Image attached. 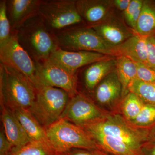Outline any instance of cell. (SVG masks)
Listing matches in <instances>:
<instances>
[{"mask_svg":"<svg viewBox=\"0 0 155 155\" xmlns=\"http://www.w3.org/2000/svg\"><path fill=\"white\" fill-rule=\"evenodd\" d=\"M15 32L19 43L35 63L49 59L59 48L54 35L38 14L28 19Z\"/></svg>","mask_w":155,"mask_h":155,"instance_id":"6da1fadb","label":"cell"},{"mask_svg":"<svg viewBox=\"0 0 155 155\" xmlns=\"http://www.w3.org/2000/svg\"><path fill=\"white\" fill-rule=\"evenodd\" d=\"M79 127L87 133L100 134L119 140L137 153L148 141V128L135 127L117 112H110L101 120Z\"/></svg>","mask_w":155,"mask_h":155,"instance_id":"7a4b0ae2","label":"cell"},{"mask_svg":"<svg viewBox=\"0 0 155 155\" xmlns=\"http://www.w3.org/2000/svg\"><path fill=\"white\" fill-rule=\"evenodd\" d=\"M35 95V87L28 78L15 69L0 64L1 104L11 109L29 110Z\"/></svg>","mask_w":155,"mask_h":155,"instance_id":"3957f363","label":"cell"},{"mask_svg":"<svg viewBox=\"0 0 155 155\" xmlns=\"http://www.w3.org/2000/svg\"><path fill=\"white\" fill-rule=\"evenodd\" d=\"M46 131L49 146L55 155L75 149L102 150L85 130L65 119H59Z\"/></svg>","mask_w":155,"mask_h":155,"instance_id":"277c9868","label":"cell"},{"mask_svg":"<svg viewBox=\"0 0 155 155\" xmlns=\"http://www.w3.org/2000/svg\"><path fill=\"white\" fill-rule=\"evenodd\" d=\"M38 15L54 35L86 26L78 11L75 0L41 1Z\"/></svg>","mask_w":155,"mask_h":155,"instance_id":"5b68a950","label":"cell"},{"mask_svg":"<svg viewBox=\"0 0 155 155\" xmlns=\"http://www.w3.org/2000/svg\"><path fill=\"white\" fill-rule=\"evenodd\" d=\"M36 95L29 110L45 129L60 119L70 97L63 90L39 82Z\"/></svg>","mask_w":155,"mask_h":155,"instance_id":"8992f818","label":"cell"},{"mask_svg":"<svg viewBox=\"0 0 155 155\" xmlns=\"http://www.w3.org/2000/svg\"><path fill=\"white\" fill-rule=\"evenodd\" d=\"M58 47L72 51L95 52L117 57L116 48L108 44L91 27L80 26L54 35Z\"/></svg>","mask_w":155,"mask_h":155,"instance_id":"52a82bcc","label":"cell"},{"mask_svg":"<svg viewBox=\"0 0 155 155\" xmlns=\"http://www.w3.org/2000/svg\"><path fill=\"white\" fill-rule=\"evenodd\" d=\"M0 62L24 75L35 87L38 84L36 64L19 43L15 31L8 41L0 47Z\"/></svg>","mask_w":155,"mask_h":155,"instance_id":"ba28073f","label":"cell"},{"mask_svg":"<svg viewBox=\"0 0 155 155\" xmlns=\"http://www.w3.org/2000/svg\"><path fill=\"white\" fill-rule=\"evenodd\" d=\"M35 64L38 82L63 90L70 97L77 94L76 74L50 59Z\"/></svg>","mask_w":155,"mask_h":155,"instance_id":"9c48e42d","label":"cell"},{"mask_svg":"<svg viewBox=\"0 0 155 155\" xmlns=\"http://www.w3.org/2000/svg\"><path fill=\"white\" fill-rule=\"evenodd\" d=\"M109 113L84 95L77 93L70 98L60 119L81 126L101 120Z\"/></svg>","mask_w":155,"mask_h":155,"instance_id":"30bf717a","label":"cell"},{"mask_svg":"<svg viewBox=\"0 0 155 155\" xmlns=\"http://www.w3.org/2000/svg\"><path fill=\"white\" fill-rule=\"evenodd\" d=\"M90 27L107 43L115 48L135 33L126 25L122 16L119 17L116 14L114 9L103 21Z\"/></svg>","mask_w":155,"mask_h":155,"instance_id":"8fae6325","label":"cell"},{"mask_svg":"<svg viewBox=\"0 0 155 155\" xmlns=\"http://www.w3.org/2000/svg\"><path fill=\"white\" fill-rule=\"evenodd\" d=\"M113 57H115L95 52L65 51L59 48L52 54L49 59L71 73L76 74L77 70L81 67Z\"/></svg>","mask_w":155,"mask_h":155,"instance_id":"7c38bea8","label":"cell"},{"mask_svg":"<svg viewBox=\"0 0 155 155\" xmlns=\"http://www.w3.org/2000/svg\"><path fill=\"white\" fill-rule=\"evenodd\" d=\"M94 97L99 105L110 112H116L122 100V86L116 70L106 76L97 85Z\"/></svg>","mask_w":155,"mask_h":155,"instance_id":"4fadbf2b","label":"cell"},{"mask_svg":"<svg viewBox=\"0 0 155 155\" xmlns=\"http://www.w3.org/2000/svg\"><path fill=\"white\" fill-rule=\"evenodd\" d=\"M78 11L87 26L98 24L113 10L111 0H78Z\"/></svg>","mask_w":155,"mask_h":155,"instance_id":"5bb4252c","label":"cell"},{"mask_svg":"<svg viewBox=\"0 0 155 155\" xmlns=\"http://www.w3.org/2000/svg\"><path fill=\"white\" fill-rule=\"evenodd\" d=\"M41 0L7 1V14L13 31L18 29L26 21L38 14Z\"/></svg>","mask_w":155,"mask_h":155,"instance_id":"9a60e30c","label":"cell"},{"mask_svg":"<svg viewBox=\"0 0 155 155\" xmlns=\"http://www.w3.org/2000/svg\"><path fill=\"white\" fill-rule=\"evenodd\" d=\"M1 108L2 127L7 138L15 147V150L31 141L13 111L3 104H1Z\"/></svg>","mask_w":155,"mask_h":155,"instance_id":"2e32d148","label":"cell"},{"mask_svg":"<svg viewBox=\"0 0 155 155\" xmlns=\"http://www.w3.org/2000/svg\"><path fill=\"white\" fill-rule=\"evenodd\" d=\"M116 51L117 57L125 56L135 63H140L149 67L147 37L135 33L122 44L116 47Z\"/></svg>","mask_w":155,"mask_h":155,"instance_id":"e0dca14e","label":"cell"},{"mask_svg":"<svg viewBox=\"0 0 155 155\" xmlns=\"http://www.w3.org/2000/svg\"><path fill=\"white\" fill-rule=\"evenodd\" d=\"M11 110L31 141L40 142L49 147L46 129L30 111L21 108H14Z\"/></svg>","mask_w":155,"mask_h":155,"instance_id":"ac0fdd59","label":"cell"},{"mask_svg":"<svg viewBox=\"0 0 155 155\" xmlns=\"http://www.w3.org/2000/svg\"><path fill=\"white\" fill-rule=\"evenodd\" d=\"M116 58L95 62L86 68L84 74V80L85 87L88 91H94L107 75L116 70Z\"/></svg>","mask_w":155,"mask_h":155,"instance_id":"d6986e66","label":"cell"},{"mask_svg":"<svg viewBox=\"0 0 155 155\" xmlns=\"http://www.w3.org/2000/svg\"><path fill=\"white\" fill-rule=\"evenodd\" d=\"M116 72L122 84V99L129 92L131 83L137 79L135 62L125 56H118L116 58Z\"/></svg>","mask_w":155,"mask_h":155,"instance_id":"ffe728a7","label":"cell"},{"mask_svg":"<svg viewBox=\"0 0 155 155\" xmlns=\"http://www.w3.org/2000/svg\"><path fill=\"white\" fill-rule=\"evenodd\" d=\"M100 148L112 155H137V152L125 143L109 136L87 133Z\"/></svg>","mask_w":155,"mask_h":155,"instance_id":"44dd1931","label":"cell"},{"mask_svg":"<svg viewBox=\"0 0 155 155\" xmlns=\"http://www.w3.org/2000/svg\"><path fill=\"white\" fill-rule=\"evenodd\" d=\"M135 32L146 37L155 34V1L143 0Z\"/></svg>","mask_w":155,"mask_h":155,"instance_id":"7402d4cb","label":"cell"},{"mask_svg":"<svg viewBox=\"0 0 155 155\" xmlns=\"http://www.w3.org/2000/svg\"><path fill=\"white\" fill-rule=\"evenodd\" d=\"M144 104L136 94L129 92L121 100L115 112L119 113L130 122L139 115Z\"/></svg>","mask_w":155,"mask_h":155,"instance_id":"603a6c76","label":"cell"},{"mask_svg":"<svg viewBox=\"0 0 155 155\" xmlns=\"http://www.w3.org/2000/svg\"><path fill=\"white\" fill-rule=\"evenodd\" d=\"M129 92L136 94L146 104L155 106V82H148L138 79L134 81Z\"/></svg>","mask_w":155,"mask_h":155,"instance_id":"cb8c5ba5","label":"cell"},{"mask_svg":"<svg viewBox=\"0 0 155 155\" xmlns=\"http://www.w3.org/2000/svg\"><path fill=\"white\" fill-rule=\"evenodd\" d=\"M143 2V0H131L127 8L122 12V18L125 23L134 32L141 14Z\"/></svg>","mask_w":155,"mask_h":155,"instance_id":"d4e9b609","label":"cell"},{"mask_svg":"<svg viewBox=\"0 0 155 155\" xmlns=\"http://www.w3.org/2000/svg\"><path fill=\"white\" fill-rule=\"evenodd\" d=\"M13 31L7 14V1H0V47L11 38Z\"/></svg>","mask_w":155,"mask_h":155,"instance_id":"484cf974","label":"cell"},{"mask_svg":"<svg viewBox=\"0 0 155 155\" xmlns=\"http://www.w3.org/2000/svg\"><path fill=\"white\" fill-rule=\"evenodd\" d=\"M11 155H55L54 153L47 145L40 142L31 141Z\"/></svg>","mask_w":155,"mask_h":155,"instance_id":"4316f807","label":"cell"},{"mask_svg":"<svg viewBox=\"0 0 155 155\" xmlns=\"http://www.w3.org/2000/svg\"><path fill=\"white\" fill-rule=\"evenodd\" d=\"M129 122L135 127L149 129L155 124V106L145 104L139 115Z\"/></svg>","mask_w":155,"mask_h":155,"instance_id":"83f0119b","label":"cell"},{"mask_svg":"<svg viewBox=\"0 0 155 155\" xmlns=\"http://www.w3.org/2000/svg\"><path fill=\"white\" fill-rule=\"evenodd\" d=\"M137 69V79L148 82H155V70L144 64L135 63Z\"/></svg>","mask_w":155,"mask_h":155,"instance_id":"f1b7e54d","label":"cell"},{"mask_svg":"<svg viewBox=\"0 0 155 155\" xmlns=\"http://www.w3.org/2000/svg\"><path fill=\"white\" fill-rule=\"evenodd\" d=\"M15 150V147L7 138L2 127L0 131V155H11Z\"/></svg>","mask_w":155,"mask_h":155,"instance_id":"f546056e","label":"cell"},{"mask_svg":"<svg viewBox=\"0 0 155 155\" xmlns=\"http://www.w3.org/2000/svg\"><path fill=\"white\" fill-rule=\"evenodd\" d=\"M149 67L155 70V35L147 37Z\"/></svg>","mask_w":155,"mask_h":155,"instance_id":"4dcf8cb0","label":"cell"},{"mask_svg":"<svg viewBox=\"0 0 155 155\" xmlns=\"http://www.w3.org/2000/svg\"><path fill=\"white\" fill-rule=\"evenodd\" d=\"M69 155H112L102 150L75 149L67 153Z\"/></svg>","mask_w":155,"mask_h":155,"instance_id":"1f68e13d","label":"cell"},{"mask_svg":"<svg viewBox=\"0 0 155 155\" xmlns=\"http://www.w3.org/2000/svg\"><path fill=\"white\" fill-rule=\"evenodd\" d=\"M137 155H155V143L147 142L137 151Z\"/></svg>","mask_w":155,"mask_h":155,"instance_id":"d6a6232c","label":"cell"},{"mask_svg":"<svg viewBox=\"0 0 155 155\" xmlns=\"http://www.w3.org/2000/svg\"><path fill=\"white\" fill-rule=\"evenodd\" d=\"M131 0H111L112 6L114 9L123 12L127 8Z\"/></svg>","mask_w":155,"mask_h":155,"instance_id":"836d02e7","label":"cell"},{"mask_svg":"<svg viewBox=\"0 0 155 155\" xmlns=\"http://www.w3.org/2000/svg\"><path fill=\"white\" fill-rule=\"evenodd\" d=\"M155 143V124L149 128L148 141Z\"/></svg>","mask_w":155,"mask_h":155,"instance_id":"e575fe53","label":"cell"},{"mask_svg":"<svg viewBox=\"0 0 155 155\" xmlns=\"http://www.w3.org/2000/svg\"><path fill=\"white\" fill-rule=\"evenodd\" d=\"M69 155L67 153H64V154H58V155Z\"/></svg>","mask_w":155,"mask_h":155,"instance_id":"d590c367","label":"cell"},{"mask_svg":"<svg viewBox=\"0 0 155 155\" xmlns=\"http://www.w3.org/2000/svg\"></svg>","mask_w":155,"mask_h":155,"instance_id":"8d00e7d4","label":"cell"}]
</instances>
